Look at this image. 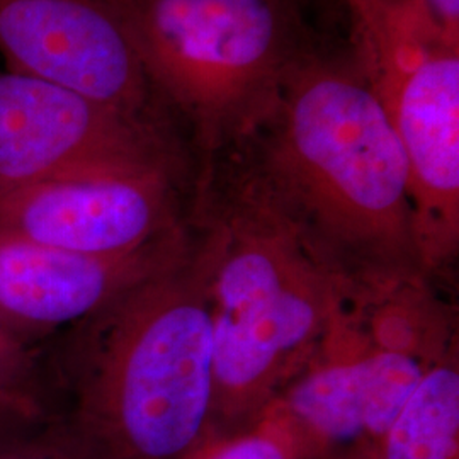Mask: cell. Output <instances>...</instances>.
<instances>
[{"label": "cell", "instance_id": "cell-13", "mask_svg": "<svg viewBox=\"0 0 459 459\" xmlns=\"http://www.w3.org/2000/svg\"><path fill=\"white\" fill-rule=\"evenodd\" d=\"M0 459H98L64 415L0 444Z\"/></svg>", "mask_w": 459, "mask_h": 459}, {"label": "cell", "instance_id": "cell-11", "mask_svg": "<svg viewBox=\"0 0 459 459\" xmlns=\"http://www.w3.org/2000/svg\"><path fill=\"white\" fill-rule=\"evenodd\" d=\"M364 459H459L458 349L432 364Z\"/></svg>", "mask_w": 459, "mask_h": 459}, {"label": "cell", "instance_id": "cell-15", "mask_svg": "<svg viewBox=\"0 0 459 459\" xmlns=\"http://www.w3.org/2000/svg\"><path fill=\"white\" fill-rule=\"evenodd\" d=\"M49 417L45 405L39 402L0 394V444L43 426Z\"/></svg>", "mask_w": 459, "mask_h": 459}, {"label": "cell", "instance_id": "cell-9", "mask_svg": "<svg viewBox=\"0 0 459 459\" xmlns=\"http://www.w3.org/2000/svg\"><path fill=\"white\" fill-rule=\"evenodd\" d=\"M429 368L371 344L347 305L278 396L327 453L368 446L394 422Z\"/></svg>", "mask_w": 459, "mask_h": 459}, {"label": "cell", "instance_id": "cell-12", "mask_svg": "<svg viewBox=\"0 0 459 459\" xmlns=\"http://www.w3.org/2000/svg\"><path fill=\"white\" fill-rule=\"evenodd\" d=\"M325 453L276 396L247 426L208 427L181 459H316Z\"/></svg>", "mask_w": 459, "mask_h": 459}, {"label": "cell", "instance_id": "cell-10", "mask_svg": "<svg viewBox=\"0 0 459 459\" xmlns=\"http://www.w3.org/2000/svg\"><path fill=\"white\" fill-rule=\"evenodd\" d=\"M181 229L126 255H87L0 231V320L22 342L72 327L189 250Z\"/></svg>", "mask_w": 459, "mask_h": 459}, {"label": "cell", "instance_id": "cell-5", "mask_svg": "<svg viewBox=\"0 0 459 459\" xmlns=\"http://www.w3.org/2000/svg\"><path fill=\"white\" fill-rule=\"evenodd\" d=\"M349 56L403 150L427 276L459 250V33L426 0H344Z\"/></svg>", "mask_w": 459, "mask_h": 459}, {"label": "cell", "instance_id": "cell-3", "mask_svg": "<svg viewBox=\"0 0 459 459\" xmlns=\"http://www.w3.org/2000/svg\"><path fill=\"white\" fill-rule=\"evenodd\" d=\"M70 328L64 417L96 458L181 459L213 405V328L195 233L178 263Z\"/></svg>", "mask_w": 459, "mask_h": 459}, {"label": "cell", "instance_id": "cell-17", "mask_svg": "<svg viewBox=\"0 0 459 459\" xmlns=\"http://www.w3.org/2000/svg\"><path fill=\"white\" fill-rule=\"evenodd\" d=\"M316 459H364V456H362L361 449L358 446H349V447H342V449L328 451L324 456Z\"/></svg>", "mask_w": 459, "mask_h": 459}, {"label": "cell", "instance_id": "cell-8", "mask_svg": "<svg viewBox=\"0 0 459 459\" xmlns=\"http://www.w3.org/2000/svg\"><path fill=\"white\" fill-rule=\"evenodd\" d=\"M0 55L11 72L128 115L167 121L102 0H0Z\"/></svg>", "mask_w": 459, "mask_h": 459}, {"label": "cell", "instance_id": "cell-14", "mask_svg": "<svg viewBox=\"0 0 459 459\" xmlns=\"http://www.w3.org/2000/svg\"><path fill=\"white\" fill-rule=\"evenodd\" d=\"M0 394L43 403L41 377L30 344L22 342L0 320Z\"/></svg>", "mask_w": 459, "mask_h": 459}, {"label": "cell", "instance_id": "cell-16", "mask_svg": "<svg viewBox=\"0 0 459 459\" xmlns=\"http://www.w3.org/2000/svg\"><path fill=\"white\" fill-rule=\"evenodd\" d=\"M434 14L443 21L453 33H459V0H426Z\"/></svg>", "mask_w": 459, "mask_h": 459}, {"label": "cell", "instance_id": "cell-2", "mask_svg": "<svg viewBox=\"0 0 459 459\" xmlns=\"http://www.w3.org/2000/svg\"><path fill=\"white\" fill-rule=\"evenodd\" d=\"M238 147L351 284L352 299L427 276L403 150L349 53L330 55L312 41Z\"/></svg>", "mask_w": 459, "mask_h": 459}, {"label": "cell", "instance_id": "cell-6", "mask_svg": "<svg viewBox=\"0 0 459 459\" xmlns=\"http://www.w3.org/2000/svg\"><path fill=\"white\" fill-rule=\"evenodd\" d=\"M145 170H189L165 119L0 72V196L58 178Z\"/></svg>", "mask_w": 459, "mask_h": 459}, {"label": "cell", "instance_id": "cell-7", "mask_svg": "<svg viewBox=\"0 0 459 459\" xmlns=\"http://www.w3.org/2000/svg\"><path fill=\"white\" fill-rule=\"evenodd\" d=\"M187 170L70 176L0 196V231L87 255H126L181 229Z\"/></svg>", "mask_w": 459, "mask_h": 459}, {"label": "cell", "instance_id": "cell-1", "mask_svg": "<svg viewBox=\"0 0 459 459\" xmlns=\"http://www.w3.org/2000/svg\"><path fill=\"white\" fill-rule=\"evenodd\" d=\"M187 223L206 264L213 328L208 427L233 430L301 371L354 291L242 147L199 164Z\"/></svg>", "mask_w": 459, "mask_h": 459}, {"label": "cell", "instance_id": "cell-4", "mask_svg": "<svg viewBox=\"0 0 459 459\" xmlns=\"http://www.w3.org/2000/svg\"><path fill=\"white\" fill-rule=\"evenodd\" d=\"M199 164L263 125L284 74L313 39L301 0H102Z\"/></svg>", "mask_w": 459, "mask_h": 459}]
</instances>
